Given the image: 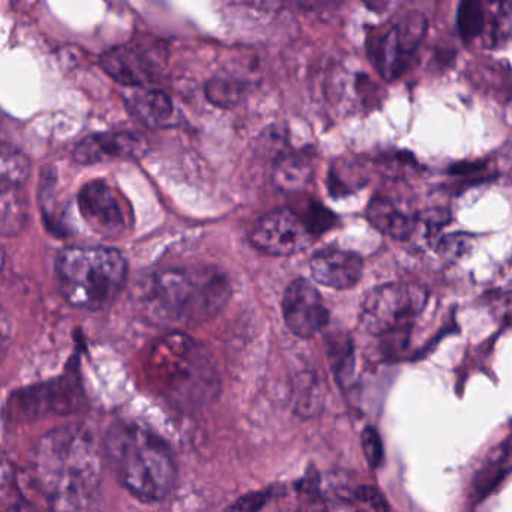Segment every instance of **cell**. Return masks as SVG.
I'll return each mask as SVG.
<instances>
[{
  "label": "cell",
  "instance_id": "obj_21",
  "mask_svg": "<svg viewBox=\"0 0 512 512\" xmlns=\"http://www.w3.org/2000/svg\"><path fill=\"white\" fill-rule=\"evenodd\" d=\"M29 172H31V166L28 158L17 149L8 148L5 145L2 149V169H0L2 188H22L28 179Z\"/></svg>",
  "mask_w": 512,
  "mask_h": 512
},
{
  "label": "cell",
  "instance_id": "obj_7",
  "mask_svg": "<svg viewBox=\"0 0 512 512\" xmlns=\"http://www.w3.org/2000/svg\"><path fill=\"white\" fill-rule=\"evenodd\" d=\"M85 406L86 395L79 377L68 373L11 394L7 416L11 421H38L47 416L82 412Z\"/></svg>",
  "mask_w": 512,
  "mask_h": 512
},
{
  "label": "cell",
  "instance_id": "obj_14",
  "mask_svg": "<svg viewBox=\"0 0 512 512\" xmlns=\"http://www.w3.org/2000/svg\"><path fill=\"white\" fill-rule=\"evenodd\" d=\"M310 271L314 280L322 286L347 290L352 289L361 280L364 262L352 251L326 248L317 251L311 257Z\"/></svg>",
  "mask_w": 512,
  "mask_h": 512
},
{
  "label": "cell",
  "instance_id": "obj_18",
  "mask_svg": "<svg viewBox=\"0 0 512 512\" xmlns=\"http://www.w3.org/2000/svg\"><path fill=\"white\" fill-rule=\"evenodd\" d=\"M310 173V155H304L302 152L287 154L278 160L275 167V184L283 190H298L307 184Z\"/></svg>",
  "mask_w": 512,
  "mask_h": 512
},
{
  "label": "cell",
  "instance_id": "obj_12",
  "mask_svg": "<svg viewBox=\"0 0 512 512\" xmlns=\"http://www.w3.org/2000/svg\"><path fill=\"white\" fill-rule=\"evenodd\" d=\"M283 317L293 335L311 338L328 325L329 311L319 290L305 278H296L284 292Z\"/></svg>",
  "mask_w": 512,
  "mask_h": 512
},
{
  "label": "cell",
  "instance_id": "obj_1",
  "mask_svg": "<svg viewBox=\"0 0 512 512\" xmlns=\"http://www.w3.org/2000/svg\"><path fill=\"white\" fill-rule=\"evenodd\" d=\"M103 455L83 425H65L41 437L35 473L50 512H103Z\"/></svg>",
  "mask_w": 512,
  "mask_h": 512
},
{
  "label": "cell",
  "instance_id": "obj_5",
  "mask_svg": "<svg viewBox=\"0 0 512 512\" xmlns=\"http://www.w3.org/2000/svg\"><path fill=\"white\" fill-rule=\"evenodd\" d=\"M59 289L68 304L82 310L109 307L128 280L124 254L110 247H68L56 260Z\"/></svg>",
  "mask_w": 512,
  "mask_h": 512
},
{
  "label": "cell",
  "instance_id": "obj_6",
  "mask_svg": "<svg viewBox=\"0 0 512 512\" xmlns=\"http://www.w3.org/2000/svg\"><path fill=\"white\" fill-rule=\"evenodd\" d=\"M427 302L428 292L418 284L389 283L376 287L362 304V326L377 337L409 332Z\"/></svg>",
  "mask_w": 512,
  "mask_h": 512
},
{
  "label": "cell",
  "instance_id": "obj_2",
  "mask_svg": "<svg viewBox=\"0 0 512 512\" xmlns=\"http://www.w3.org/2000/svg\"><path fill=\"white\" fill-rule=\"evenodd\" d=\"M229 298V278L209 265L158 269L137 287L140 310L161 326L200 325L220 313Z\"/></svg>",
  "mask_w": 512,
  "mask_h": 512
},
{
  "label": "cell",
  "instance_id": "obj_10",
  "mask_svg": "<svg viewBox=\"0 0 512 512\" xmlns=\"http://www.w3.org/2000/svg\"><path fill=\"white\" fill-rule=\"evenodd\" d=\"M166 62L164 49L133 43L107 50L100 58L103 70L113 80L130 89L146 88L157 82Z\"/></svg>",
  "mask_w": 512,
  "mask_h": 512
},
{
  "label": "cell",
  "instance_id": "obj_13",
  "mask_svg": "<svg viewBox=\"0 0 512 512\" xmlns=\"http://www.w3.org/2000/svg\"><path fill=\"white\" fill-rule=\"evenodd\" d=\"M148 151V142L140 134L95 133L77 143L73 158L82 166H92L113 160H140Z\"/></svg>",
  "mask_w": 512,
  "mask_h": 512
},
{
  "label": "cell",
  "instance_id": "obj_15",
  "mask_svg": "<svg viewBox=\"0 0 512 512\" xmlns=\"http://www.w3.org/2000/svg\"><path fill=\"white\" fill-rule=\"evenodd\" d=\"M124 100L130 115L151 130H166L179 124L178 110L166 92L131 88L125 92Z\"/></svg>",
  "mask_w": 512,
  "mask_h": 512
},
{
  "label": "cell",
  "instance_id": "obj_19",
  "mask_svg": "<svg viewBox=\"0 0 512 512\" xmlns=\"http://www.w3.org/2000/svg\"><path fill=\"white\" fill-rule=\"evenodd\" d=\"M361 169L353 161L338 160L329 169L328 190L332 197H343L365 184Z\"/></svg>",
  "mask_w": 512,
  "mask_h": 512
},
{
  "label": "cell",
  "instance_id": "obj_4",
  "mask_svg": "<svg viewBox=\"0 0 512 512\" xmlns=\"http://www.w3.org/2000/svg\"><path fill=\"white\" fill-rule=\"evenodd\" d=\"M155 392L179 407L202 406L218 391V374L202 349L184 335H170L155 346L146 362Z\"/></svg>",
  "mask_w": 512,
  "mask_h": 512
},
{
  "label": "cell",
  "instance_id": "obj_26",
  "mask_svg": "<svg viewBox=\"0 0 512 512\" xmlns=\"http://www.w3.org/2000/svg\"><path fill=\"white\" fill-rule=\"evenodd\" d=\"M473 247L472 236L466 233H452L439 239L436 244L437 254L446 262L463 259Z\"/></svg>",
  "mask_w": 512,
  "mask_h": 512
},
{
  "label": "cell",
  "instance_id": "obj_11",
  "mask_svg": "<svg viewBox=\"0 0 512 512\" xmlns=\"http://www.w3.org/2000/svg\"><path fill=\"white\" fill-rule=\"evenodd\" d=\"M77 203L83 220L104 238H119L131 227L128 206L106 181L95 179L83 185Z\"/></svg>",
  "mask_w": 512,
  "mask_h": 512
},
{
  "label": "cell",
  "instance_id": "obj_23",
  "mask_svg": "<svg viewBox=\"0 0 512 512\" xmlns=\"http://www.w3.org/2000/svg\"><path fill=\"white\" fill-rule=\"evenodd\" d=\"M451 221V214L446 209L433 208L416 214V229L413 238L421 239L424 244L436 245L439 233Z\"/></svg>",
  "mask_w": 512,
  "mask_h": 512
},
{
  "label": "cell",
  "instance_id": "obj_28",
  "mask_svg": "<svg viewBox=\"0 0 512 512\" xmlns=\"http://www.w3.org/2000/svg\"><path fill=\"white\" fill-rule=\"evenodd\" d=\"M353 497H356L358 502L364 503L368 508L376 512H388L389 506L386 503L385 497L382 496L379 490L371 487V485H359L353 491Z\"/></svg>",
  "mask_w": 512,
  "mask_h": 512
},
{
  "label": "cell",
  "instance_id": "obj_27",
  "mask_svg": "<svg viewBox=\"0 0 512 512\" xmlns=\"http://www.w3.org/2000/svg\"><path fill=\"white\" fill-rule=\"evenodd\" d=\"M362 451L371 467H379L383 461V445L379 433L374 428L367 427L362 431Z\"/></svg>",
  "mask_w": 512,
  "mask_h": 512
},
{
  "label": "cell",
  "instance_id": "obj_25",
  "mask_svg": "<svg viewBox=\"0 0 512 512\" xmlns=\"http://www.w3.org/2000/svg\"><path fill=\"white\" fill-rule=\"evenodd\" d=\"M458 31L464 41H473L485 31L484 8L479 2H463L458 7Z\"/></svg>",
  "mask_w": 512,
  "mask_h": 512
},
{
  "label": "cell",
  "instance_id": "obj_9",
  "mask_svg": "<svg viewBox=\"0 0 512 512\" xmlns=\"http://www.w3.org/2000/svg\"><path fill=\"white\" fill-rule=\"evenodd\" d=\"M305 217L289 208L268 212L254 224L250 241L256 250L269 256H293L316 242Z\"/></svg>",
  "mask_w": 512,
  "mask_h": 512
},
{
  "label": "cell",
  "instance_id": "obj_20",
  "mask_svg": "<svg viewBox=\"0 0 512 512\" xmlns=\"http://www.w3.org/2000/svg\"><path fill=\"white\" fill-rule=\"evenodd\" d=\"M329 361L338 382L347 383L355 370V355H353V343L350 337L343 334L332 335L328 341Z\"/></svg>",
  "mask_w": 512,
  "mask_h": 512
},
{
  "label": "cell",
  "instance_id": "obj_16",
  "mask_svg": "<svg viewBox=\"0 0 512 512\" xmlns=\"http://www.w3.org/2000/svg\"><path fill=\"white\" fill-rule=\"evenodd\" d=\"M367 220L383 235L395 241H412L416 229L415 212L407 211L388 197L376 196L368 203Z\"/></svg>",
  "mask_w": 512,
  "mask_h": 512
},
{
  "label": "cell",
  "instance_id": "obj_29",
  "mask_svg": "<svg viewBox=\"0 0 512 512\" xmlns=\"http://www.w3.org/2000/svg\"><path fill=\"white\" fill-rule=\"evenodd\" d=\"M266 500H268V493H265V491H253V493L245 494V496L235 500L227 508V512H257L263 508Z\"/></svg>",
  "mask_w": 512,
  "mask_h": 512
},
{
  "label": "cell",
  "instance_id": "obj_3",
  "mask_svg": "<svg viewBox=\"0 0 512 512\" xmlns=\"http://www.w3.org/2000/svg\"><path fill=\"white\" fill-rule=\"evenodd\" d=\"M104 454L122 487L137 499L158 502L175 488L178 467L163 439L131 422H118L107 430Z\"/></svg>",
  "mask_w": 512,
  "mask_h": 512
},
{
  "label": "cell",
  "instance_id": "obj_17",
  "mask_svg": "<svg viewBox=\"0 0 512 512\" xmlns=\"http://www.w3.org/2000/svg\"><path fill=\"white\" fill-rule=\"evenodd\" d=\"M512 469V437H509L496 454L488 460V463L482 467L473 482L476 496H488L497 485L505 478L508 470Z\"/></svg>",
  "mask_w": 512,
  "mask_h": 512
},
{
  "label": "cell",
  "instance_id": "obj_8",
  "mask_svg": "<svg viewBox=\"0 0 512 512\" xmlns=\"http://www.w3.org/2000/svg\"><path fill=\"white\" fill-rule=\"evenodd\" d=\"M427 28L425 17L418 11H410L385 34L371 41L368 55L383 80L394 82L409 70L424 41Z\"/></svg>",
  "mask_w": 512,
  "mask_h": 512
},
{
  "label": "cell",
  "instance_id": "obj_24",
  "mask_svg": "<svg viewBox=\"0 0 512 512\" xmlns=\"http://www.w3.org/2000/svg\"><path fill=\"white\" fill-rule=\"evenodd\" d=\"M206 98L215 106L230 109L239 104L245 95V86L238 80L215 77L205 88Z\"/></svg>",
  "mask_w": 512,
  "mask_h": 512
},
{
  "label": "cell",
  "instance_id": "obj_22",
  "mask_svg": "<svg viewBox=\"0 0 512 512\" xmlns=\"http://www.w3.org/2000/svg\"><path fill=\"white\" fill-rule=\"evenodd\" d=\"M26 205L20 188H2V230L5 235L19 232L25 224Z\"/></svg>",
  "mask_w": 512,
  "mask_h": 512
}]
</instances>
